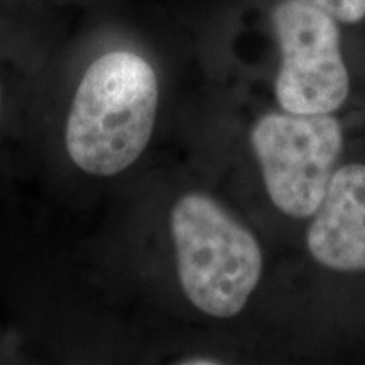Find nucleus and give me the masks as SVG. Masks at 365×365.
Segmentation results:
<instances>
[{
	"label": "nucleus",
	"mask_w": 365,
	"mask_h": 365,
	"mask_svg": "<svg viewBox=\"0 0 365 365\" xmlns=\"http://www.w3.org/2000/svg\"><path fill=\"white\" fill-rule=\"evenodd\" d=\"M164 70L125 0L78 11L36 86L11 163L12 200L49 225L91 218L159 130Z\"/></svg>",
	"instance_id": "nucleus-1"
},
{
	"label": "nucleus",
	"mask_w": 365,
	"mask_h": 365,
	"mask_svg": "<svg viewBox=\"0 0 365 365\" xmlns=\"http://www.w3.org/2000/svg\"><path fill=\"white\" fill-rule=\"evenodd\" d=\"M0 303L41 364H108L120 313L90 279L75 237L19 210L0 213Z\"/></svg>",
	"instance_id": "nucleus-2"
},
{
	"label": "nucleus",
	"mask_w": 365,
	"mask_h": 365,
	"mask_svg": "<svg viewBox=\"0 0 365 365\" xmlns=\"http://www.w3.org/2000/svg\"><path fill=\"white\" fill-rule=\"evenodd\" d=\"M163 225L173 279L188 308L212 319L244 312L262 276L252 232L203 190L175 195Z\"/></svg>",
	"instance_id": "nucleus-3"
},
{
	"label": "nucleus",
	"mask_w": 365,
	"mask_h": 365,
	"mask_svg": "<svg viewBox=\"0 0 365 365\" xmlns=\"http://www.w3.org/2000/svg\"><path fill=\"white\" fill-rule=\"evenodd\" d=\"M269 17L279 51L274 91L282 110L298 115L339 110L350 91L340 22L301 0H277Z\"/></svg>",
	"instance_id": "nucleus-4"
},
{
	"label": "nucleus",
	"mask_w": 365,
	"mask_h": 365,
	"mask_svg": "<svg viewBox=\"0 0 365 365\" xmlns=\"http://www.w3.org/2000/svg\"><path fill=\"white\" fill-rule=\"evenodd\" d=\"M250 145L264 186L286 215L308 218L317 212L336 170L344 134L331 113H266L250 130Z\"/></svg>",
	"instance_id": "nucleus-5"
},
{
	"label": "nucleus",
	"mask_w": 365,
	"mask_h": 365,
	"mask_svg": "<svg viewBox=\"0 0 365 365\" xmlns=\"http://www.w3.org/2000/svg\"><path fill=\"white\" fill-rule=\"evenodd\" d=\"M75 11L36 6L0 12V212L11 208V163L34 90Z\"/></svg>",
	"instance_id": "nucleus-6"
},
{
	"label": "nucleus",
	"mask_w": 365,
	"mask_h": 365,
	"mask_svg": "<svg viewBox=\"0 0 365 365\" xmlns=\"http://www.w3.org/2000/svg\"><path fill=\"white\" fill-rule=\"evenodd\" d=\"M307 232L312 257L339 272L365 271V164L333 173Z\"/></svg>",
	"instance_id": "nucleus-7"
},
{
	"label": "nucleus",
	"mask_w": 365,
	"mask_h": 365,
	"mask_svg": "<svg viewBox=\"0 0 365 365\" xmlns=\"http://www.w3.org/2000/svg\"><path fill=\"white\" fill-rule=\"evenodd\" d=\"M327 12L341 26H357L365 21V0H301Z\"/></svg>",
	"instance_id": "nucleus-8"
},
{
	"label": "nucleus",
	"mask_w": 365,
	"mask_h": 365,
	"mask_svg": "<svg viewBox=\"0 0 365 365\" xmlns=\"http://www.w3.org/2000/svg\"><path fill=\"white\" fill-rule=\"evenodd\" d=\"M0 364H36L34 355L12 328L0 333Z\"/></svg>",
	"instance_id": "nucleus-9"
},
{
	"label": "nucleus",
	"mask_w": 365,
	"mask_h": 365,
	"mask_svg": "<svg viewBox=\"0 0 365 365\" xmlns=\"http://www.w3.org/2000/svg\"><path fill=\"white\" fill-rule=\"evenodd\" d=\"M36 6H54V4L49 2V0H0V12L16 11V9H26V7H36Z\"/></svg>",
	"instance_id": "nucleus-10"
},
{
	"label": "nucleus",
	"mask_w": 365,
	"mask_h": 365,
	"mask_svg": "<svg viewBox=\"0 0 365 365\" xmlns=\"http://www.w3.org/2000/svg\"><path fill=\"white\" fill-rule=\"evenodd\" d=\"M49 2L54 4V6L61 7V9H68V11H83L86 7L95 6V4L105 2V0H49Z\"/></svg>",
	"instance_id": "nucleus-11"
}]
</instances>
